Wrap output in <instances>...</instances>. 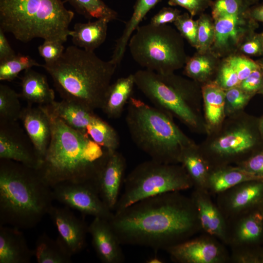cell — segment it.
<instances>
[{"label":"cell","instance_id":"30bf717a","mask_svg":"<svg viewBox=\"0 0 263 263\" xmlns=\"http://www.w3.org/2000/svg\"><path fill=\"white\" fill-rule=\"evenodd\" d=\"M124 184V192L114 212L145 198L193 187L180 164H165L152 159L137 165L125 177Z\"/></svg>","mask_w":263,"mask_h":263},{"label":"cell","instance_id":"ee69618b","mask_svg":"<svg viewBox=\"0 0 263 263\" xmlns=\"http://www.w3.org/2000/svg\"><path fill=\"white\" fill-rule=\"evenodd\" d=\"M246 93L253 95L263 87V69L261 66L252 72L239 85Z\"/></svg>","mask_w":263,"mask_h":263},{"label":"cell","instance_id":"9c48e42d","mask_svg":"<svg viewBox=\"0 0 263 263\" xmlns=\"http://www.w3.org/2000/svg\"><path fill=\"white\" fill-rule=\"evenodd\" d=\"M257 132L241 111L226 116L218 128L207 134L198 148L211 169L237 165L263 150L258 148Z\"/></svg>","mask_w":263,"mask_h":263},{"label":"cell","instance_id":"7402d4cb","mask_svg":"<svg viewBox=\"0 0 263 263\" xmlns=\"http://www.w3.org/2000/svg\"><path fill=\"white\" fill-rule=\"evenodd\" d=\"M20 229L0 225V263H29L34 256Z\"/></svg>","mask_w":263,"mask_h":263},{"label":"cell","instance_id":"484cf974","mask_svg":"<svg viewBox=\"0 0 263 263\" xmlns=\"http://www.w3.org/2000/svg\"><path fill=\"white\" fill-rule=\"evenodd\" d=\"M109 22L107 19H100L86 23H76L69 32L73 45L94 52L105 42Z\"/></svg>","mask_w":263,"mask_h":263},{"label":"cell","instance_id":"d6986e66","mask_svg":"<svg viewBox=\"0 0 263 263\" xmlns=\"http://www.w3.org/2000/svg\"><path fill=\"white\" fill-rule=\"evenodd\" d=\"M88 233L98 259L103 263H122L125 256L122 244L109 221L94 217L88 225Z\"/></svg>","mask_w":263,"mask_h":263},{"label":"cell","instance_id":"74e56055","mask_svg":"<svg viewBox=\"0 0 263 263\" xmlns=\"http://www.w3.org/2000/svg\"><path fill=\"white\" fill-rule=\"evenodd\" d=\"M230 263H263V244L231 249Z\"/></svg>","mask_w":263,"mask_h":263},{"label":"cell","instance_id":"f5cc1de1","mask_svg":"<svg viewBox=\"0 0 263 263\" xmlns=\"http://www.w3.org/2000/svg\"><path fill=\"white\" fill-rule=\"evenodd\" d=\"M259 129L263 138V118L260 120L259 122Z\"/></svg>","mask_w":263,"mask_h":263},{"label":"cell","instance_id":"7dc6e473","mask_svg":"<svg viewBox=\"0 0 263 263\" xmlns=\"http://www.w3.org/2000/svg\"><path fill=\"white\" fill-rule=\"evenodd\" d=\"M180 11L171 7H163L151 19L150 23L154 25H165L174 22Z\"/></svg>","mask_w":263,"mask_h":263},{"label":"cell","instance_id":"e575fe53","mask_svg":"<svg viewBox=\"0 0 263 263\" xmlns=\"http://www.w3.org/2000/svg\"><path fill=\"white\" fill-rule=\"evenodd\" d=\"M185 64V74L196 81L206 80L213 73V63L205 56H195L187 60Z\"/></svg>","mask_w":263,"mask_h":263},{"label":"cell","instance_id":"f546056e","mask_svg":"<svg viewBox=\"0 0 263 263\" xmlns=\"http://www.w3.org/2000/svg\"><path fill=\"white\" fill-rule=\"evenodd\" d=\"M34 256L38 263H71V256L57 239H53L46 233L37 239Z\"/></svg>","mask_w":263,"mask_h":263},{"label":"cell","instance_id":"603a6c76","mask_svg":"<svg viewBox=\"0 0 263 263\" xmlns=\"http://www.w3.org/2000/svg\"><path fill=\"white\" fill-rule=\"evenodd\" d=\"M21 98L32 105H48L54 102V91L50 87L44 75L32 68L24 71L21 78Z\"/></svg>","mask_w":263,"mask_h":263},{"label":"cell","instance_id":"b9f144b4","mask_svg":"<svg viewBox=\"0 0 263 263\" xmlns=\"http://www.w3.org/2000/svg\"><path fill=\"white\" fill-rule=\"evenodd\" d=\"M226 61L233 68L241 82L261 66L253 60L240 56H232Z\"/></svg>","mask_w":263,"mask_h":263},{"label":"cell","instance_id":"ffe728a7","mask_svg":"<svg viewBox=\"0 0 263 263\" xmlns=\"http://www.w3.org/2000/svg\"><path fill=\"white\" fill-rule=\"evenodd\" d=\"M45 106L71 128L89 137L94 133L103 120L94 110L65 100L55 101Z\"/></svg>","mask_w":263,"mask_h":263},{"label":"cell","instance_id":"6da1fadb","mask_svg":"<svg viewBox=\"0 0 263 263\" xmlns=\"http://www.w3.org/2000/svg\"><path fill=\"white\" fill-rule=\"evenodd\" d=\"M122 244L167 248L202 230L191 198L180 191L150 197L113 212L109 220Z\"/></svg>","mask_w":263,"mask_h":263},{"label":"cell","instance_id":"7c38bea8","mask_svg":"<svg viewBox=\"0 0 263 263\" xmlns=\"http://www.w3.org/2000/svg\"><path fill=\"white\" fill-rule=\"evenodd\" d=\"M222 242L207 234L167 248L171 260L177 263H227L230 254Z\"/></svg>","mask_w":263,"mask_h":263},{"label":"cell","instance_id":"db71d44e","mask_svg":"<svg viewBox=\"0 0 263 263\" xmlns=\"http://www.w3.org/2000/svg\"><path fill=\"white\" fill-rule=\"evenodd\" d=\"M258 209L261 211V213H262V214L263 215V201L262 202L260 206H259Z\"/></svg>","mask_w":263,"mask_h":263},{"label":"cell","instance_id":"277c9868","mask_svg":"<svg viewBox=\"0 0 263 263\" xmlns=\"http://www.w3.org/2000/svg\"><path fill=\"white\" fill-rule=\"evenodd\" d=\"M51 188L37 170L0 159V225L33 228L52 207Z\"/></svg>","mask_w":263,"mask_h":263},{"label":"cell","instance_id":"2e32d148","mask_svg":"<svg viewBox=\"0 0 263 263\" xmlns=\"http://www.w3.org/2000/svg\"><path fill=\"white\" fill-rule=\"evenodd\" d=\"M226 244L232 248L263 244V216L258 208L226 220Z\"/></svg>","mask_w":263,"mask_h":263},{"label":"cell","instance_id":"5bb4252c","mask_svg":"<svg viewBox=\"0 0 263 263\" xmlns=\"http://www.w3.org/2000/svg\"><path fill=\"white\" fill-rule=\"evenodd\" d=\"M263 201V179L240 183L216 195V203L226 220L259 208Z\"/></svg>","mask_w":263,"mask_h":263},{"label":"cell","instance_id":"816d5d0a","mask_svg":"<svg viewBox=\"0 0 263 263\" xmlns=\"http://www.w3.org/2000/svg\"><path fill=\"white\" fill-rule=\"evenodd\" d=\"M164 261L157 256H153L146 260L147 263H163Z\"/></svg>","mask_w":263,"mask_h":263},{"label":"cell","instance_id":"680465c9","mask_svg":"<svg viewBox=\"0 0 263 263\" xmlns=\"http://www.w3.org/2000/svg\"></svg>","mask_w":263,"mask_h":263},{"label":"cell","instance_id":"e0dca14e","mask_svg":"<svg viewBox=\"0 0 263 263\" xmlns=\"http://www.w3.org/2000/svg\"><path fill=\"white\" fill-rule=\"evenodd\" d=\"M19 120L22 122L41 163L52 137L51 121L46 109L44 106L33 107L28 105L22 108Z\"/></svg>","mask_w":263,"mask_h":263},{"label":"cell","instance_id":"d6a6232c","mask_svg":"<svg viewBox=\"0 0 263 263\" xmlns=\"http://www.w3.org/2000/svg\"><path fill=\"white\" fill-rule=\"evenodd\" d=\"M18 94L9 86L0 84V121H17L20 119L22 108Z\"/></svg>","mask_w":263,"mask_h":263},{"label":"cell","instance_id":"f907efd6","mask_svg":"<svg viewBox=\"0 0 263 263\" xmlns=\"http://www.w3.org/2000/svg\"><path fill=\"white\" fill-rule=\"evenodd\" d=\"M248 14L253 19L263 22V4L252 8Z\"/></svg>","mask_w":263,"mask_h":263},{"label":"cell","instance_id":"5b68a950","mask_svg":"<svg viewBox=\"0 0 263 263\" xmlns=\"http://www.w3.org/2000/svg\"><path fill=\"white\" fill-rule=\"evenodd\" d=\"M125 121L134 144L157 162L179 164L184 150L196 144L170 115L132 96L127 104Z\"/></svg>","mask_w":263,"mask_h":263},{"label":"cell","instance_id":"c3c4849f","mask_svg":"<svg viewBox=\"0 0 263 263\" xmlns=\"http://www.w3.org/2000/svg\"><path fill=\"white\" fill-rule=\"evenodd\" d=\"M242 51L250 56L263 54V34H255L247 40L241 47Z\"/></svg>","mask_w":263,"mask_h":263},{"label":"cell","instance_id":"f6af8a7d","mask_svg":"<svg viewBox=\"0 0 263 263\" xmlns=\"http://www.w3.org/2000/svg\"><path fill=\"white\" fill-rule=\"evenodd\" d=\"M263 179V150L259 151L245 161L236 165Z\"/></svg>","mask_w":263,"mask_h":263},{"label":"cell","instance_id":"9a60e30c","mask_svg":"<svg viewBox=\"0 0 263 263\" xmlns=\"http://www.w3.org/2000/svg\"><path fill=\"white\" fill-rule=\"evenodd\" d=\"M70 208L52 206L48 214L57 231V239L73 256L85 248L88 226L83 218L75 216Z\"/></svg>","mask_w":263,"mask_h":263},{"label":"cell","instance_id":"6f0895ef","mask_svg":"<svg viewBox=\"0 0 263 263\" xmlns=\"http://www.w3.org/2000/svg\"><path fill=\"white\" fill-rule=\"evenodd\" d=\"M261 91L262 92V93H263V88L262 89V90H261Z\"/></svg>","mask_w":263,"mask_h":263},{"label":"cell","instance_id":"52a82bcc","mask_svg":"<svg viewBox=\"0 0 263 263\" xmlns=\"http://www.w3.org/2000/svg\"><path fill=\"white\" fill-rule=\"evenodd\" d=\"M133 74L135 85L155 107L177 118L191 131L207 134L200 94L194 82L174 73L162 74L143 69Z\"/></svg>","mask_w":263,"mask_h":263},{"label":"cell","instance_id":"60d3db41","mask_svg":"<svg viewBox=\"0 0 263 263\" xmlns=\"http://www.w3.org/2000/svg\"><path fill=\"white\" fill-rule=\"evenodd\" d=\"M65 48L63 43L54 40H44L38 48L39 55L46 64L56 61L63 53Z\"/></svg>","mask_w":263,"mask_h":263},{"label":"cell","instance_id":"1f68e13d","mask_svg":"<svg viewBox=\"0 0 263 263\" xmlns=\"http://www.w3.org/2000/svg\"><path fill=\"white\" fill-rule=\"evenodd\" d=\"M85 18L105 19L111 21L116 19L117 13L102 0H65Z\"/></svg>","mask_w":263,"mask_h":263},{"label":"cell","instance_id":"d4e9b609","mask_svg":"<svg viewBox=\"0 0 263 263\" xmlns=\"http://www.w3.org/2000/svg\"><path fill=\"white\" fill-rule=\"evenodd\" d=\"M262 179L238 166L226 165L211 168L206 190L212 196L217 195L242 182Z\"/></svg>","mask_w":263,"mask_h":263},{"label":"cell","instance_id":"3957f363","mask_svg":"<svg viewBox=\"0 0 263 263\" xmlns=\"http://www.w3.org/2000/svg\"><path fill=\"white\" fill-rule=\"evenodd\" d=\"M117 65L74 45L55 62L41 64L63 100L101 109Z\"/></svg>","mask_w":263,"mask_h":263},{"label":"cell","instance_id":"83f0119b","mask_svg":"<svg viewBox=\"0 0 263 263\" xmlns=\"http://www.w3.org/2000/svg\"><path fill=\"white\" fill-rule=\"evenodd\" d=\"M161 0H136L130 19L127 22L123 33L116 40L110 59L118 65L122 60L129 39L148 13Z\"/></svg>","mask_w":263,"mask_h":263},{"label":"cell","instance_id":"9f6ffc18","mask_svg":"<svg viewBox=\"0 0 263 263\" xmlns=\"http://www.w3.org/2000/svg\"><path fill=\"white\" fill-rule=\"evenodd\" d=\"M261 65L263 69V61L262 64H261Z\"/></svg>","mask_w":263,"mask_h":263},{"label":"cell","instance_id":"cb8c5ba5","mask_svg":"<svg viewBox=\"0 0 263 263\" xmlns=\"http://www.w3.org/2000/svg\"><path fill=\"white\" fill-rule=\"evenodd\" d=\"M202 94L207 134L218 128L226 117L225 90L216 81H210L202 87Z\"/></svg>","mask_w":263,"mask_h":263},{"label":"cell","instance_id":"bcb514c9","mask_svg":"<svg viewBox=\"0 0 263 263\" xmlns=\"http://www.w3.org/2000/svg\"><path fill=\"white\" fill-rule=\"evenodd\" d=\"M170 6H180L185 8L190 16H195L206 9L211 4V0H169Z\"/></svg>","mask_w":263,"mask_h":263},{"label":"cell","instance_id":"8fae6325","mask_svg":"<svg viewBox=\"0 0 263 263\" xmlns=\"http://www.w3.org/2000/svg\"><path fill=\"white\" fill-rule=\"evenodd\" d=\"M52 189L54 200L75 209L83 215L110 220L113 215L100 198L96 185L91 183H64Z\"/></svg>","mask_w":263,"mask_h":263},{"label":"cell","instance_id":"ac0fdd59","mask_svg":"<svg viewBox=\"0 0 263 263\" xmlns=\"http://www.w3.org/2000/svg\"><path fill=\"white\" fill-rule=\"evenodd\" d=\"M127 167L124 155L117 150L112 152L97 181L99 196L106 206L114 211L119 198Z\"/></svg>","mask_w":263,"mask_h":263},{"label":"cell","instance_id":"44dd1931","mask_svg":"<svg viewBox=\"0 0 263 263\" xmlns=\"http://www.w3.org/2000/svg\"><path fill=\"white\" fill-rule=\"evenodd\" d=\"M197 209L200 223L205 233L226 244V220L206 189H194L190 196Z\"/></svg>","mask_w":263,"mask_h":263},{"label":"cell","instance_id":"8992f818","mask_svg":"<svg viewBox=\"0 0 263 263\" xmlns=\"http://www.w3.org/2000/svg\"><path fill=\"white\" fill-rule=\"evenodd\" d=\"M63 0H0V29L24 43L36 38L63 43L74 12Z\"/></svg>","mask_w":263,"mask_h":263},{"label":"cell","instance_id":"4316f807","mask_svg":"<svg viewBox=\"0 0 263 263\" xmlns=\"http://www.w3.org/2000/svg\"><path fill=\"white\" fill-rule=\"evenodd\" d=\"M135 81L133 74L118 78L111 83L101 110L110 118H119L132 97Z\"/></svg>","mask_w":263,"mask_h":263},{"label":"cell","instance_id":"8d00e7d4","mask_svg":"<svg viewBox=\"0 0 263 263\" xmlns=\"http://www.w3.org/2000/svg\"><path fill=\"white\" fill-rule=\"evenodd\" d=\"M198 21L197 44L196 48L200 53H205L213 43L214 25L206 15L201 16Z\"/></svg>","mask_w":263,"mask_h":263},{"label":"cell","instance_id":"f1b7e54d","mask_svg":"<svg viewBox=\"0 0 263 263\" xmlns=\"http://www.w3.org/2000/svg\"><path fill=\"white\" fill-rule=\"evenodd\" d=\"M190 178L194 189L206 190L211 168L201 153L198 145L186 149L181 155L180 163Z\"/></svg>","mask_w":263,"mask_h":263},{"label":"cell","instance_id":"f35d334b","mask_svg":"<svg viewBox=\"0 0 263 263\" xmlns=\"http://www.w3.org/2000/svg\"><path fill=\"white\" fill-rule=\"evenodd\" d=\"M248 3V0H216L212 4V17L215 19L225 15L243 14Z\"/></svg>","mask_w":263,"mask_h":263},{"label":"cell","instance_id":"d590c367","mask_svg":"<svg viewBox=\"0 0 263 263\" xmlns=\"http://www.w3.org/2000/svg\"><path fill=\"white\" fill-rule=\"evenodd\" d=\"M252 95L244 91L239 86L225 90L226 117L242 111Z\"/></svg>","mask_w":263,"mask_h":263},{"label":"cell","instance_id":"ab89813d","mask_svg":"<svg viewBox=\"0 0 263 263\" xmlns=\"http://www.w3.org/2000/svg\"><path fill=\"white\" fill-rule=\"evenodd\" d=\"M179 34L196 48L197 44L198 21L193 19L188 13L180 14L174 22Z\"/></svg>","mask_w":263,"mask_h":263},{"label":"cell","instance_id":"7bdbcfd3","mask_svg":"<svg viewBox=\"0 0 263 263\" xmlns=\"http://www.w3.org/2000/svg\"><path fill=\"white\" fill-rule=\"evenodd\" d=\"M216 81L225 90L238 86L241 83L236 73L227 61L221 67Z\"/></svg>","mask_w":263,"mask_h":263},{"label":"cell","instance_id":"7a4b0ae2","mask_svg":"<svg viewBox=\"0 0 263 263\" xmlns=\"http://www.w3.org/2000/svg\"><path fill=\"white\" fill-rule=\"evenodd\" d=\"M44 106L51 121L52 137L37 169L39 175L51 188L64 183H91L97 186L113 152L71 128Z\"/></svg>","mask_w":263,"mask_h":263},{"label":"cell","instance_id":"ba28073f","mask_svg":"<svg viewBox=\"0 0 263 263\" xmlns=\"http://www.w3.org/2000/svg\"><path fill=\"white\" fill-rule=\"evenodd\" d=\"M128 46L133 60L145 69L167 74L185 64L182 37L167 24L139 26Z\"/></svg>","mask_w":263,"mask_h":263},{"label":"cell","instance_id":"836d02e7","mask_svg":"<svg viewBox=\"0 0 263 263\" xmlns=\"http://www.w3.org/2000/svg\"><path fill=\"white\" fill-rule=\"evenodd\" d=\"M37 66H41V64L29 56L19 53L11 58L0 62V80L12 81L21 71Z\"/></svg>","mask_w":263,"mask_h":263},{"label":"cell","instance_id":"681fc988","mask_svg":"<svg viewBox=\"0 0 263 263\" xmlns=\"http://www.w3.org/2000/svg\"><path fill=\"white\" fill-rule=\"evenodd\" d=\"M5 33L0 29V62L11 58L16 55L9 43Z\"/></svg>","mask_w":263,"mask_h":263},{"label":"cell","instance_id":"4fadbf2b","mask_svg":"<svg viewBox=\"0 0 263 263\" xmlns=\"http://www.w3.org/2000/svg\"><path fill=\"white\" fill-rule=\"evenodd\" d=\"M0 159L15 161L36 169L40 165L32 142L17 121H0Z\"/></svg>","mask_w":263,"mask_h":263},{"label":"cell","instance_id":"11a10c76","mask_svg":"<svg viewBox=\"0 0 263 263\" xmlns=\"http://www.w3.org/2000/svg\"><path fill=\"white\" fill-rule=\"evenodd\" d=\"M258 0H248L249 3H254L257 1Z\"/></svg>","mask_w":263,"mask_h":263},{"label":"cell","instance_id":"4dcf8cb0","mask_svg":"<svg viewBox=\"0 0 263 263\" xmlns=\"http://www.w3.org/2000/svg\"><path fill=\"white\" fill-rule=\"evenodd\" d=\"M225 15L215 19L213 43L218 49L227 47L237 41L240 33V25L243 20L241 15Z\"/></svg>","mask_w":263,"mask_h":263}]
</instances>
